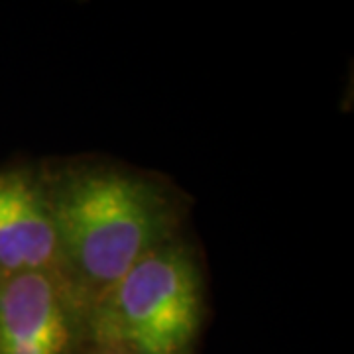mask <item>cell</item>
I'll return each mask as SVG.
<instances>
[{"mask_svg": "<svg viewBox=\"0 0 354 354\" xmlns=\"http://www.w3.org/2000/svg\"><path fill=\"white\" fill-rule=\"evenodd\" d=\"M79 354H136L122 346H113V344H95V342H83Z\"/></svg>", "mask_w": 354, "mask_h": 354, "instance_id": "obj_5", "label": "cell"}, {"mask_svg": "<svg viewBox=\"0 0 354 354\" xmlns=\"http://www.w3.org/2000/svg\"><path fill=\"white\" fill-rule=\"evenodd\" d=\"M83 313L62 276L0 278V354H79Z\"/></svg>", "mask_w": 354, "mask_h": 354, "instance_id": "obj_3", "label": "cell"}, {"mask_svg": "<svg viewBox=\"0 0 354 354\" xmlns=\"http://www.w3.org/2000/svg\"><path fill=\"white\" fill-rule=\"evenodd\" d=\"M48 193L62 279L83 317L132 266L171 241V211L142 179L83 169L62 177Z\"/></svg>", "mask_w": 354, "mask_h": 354, "instance_id": "obj_1", "label": "cell"}, {"mask_svg": "<svg viewBox=\"0 0 354 354\" xmlns=\"http://www.w3.org/2000/svg\"><path fill=\"white\" fill-rule=\"evenodd\" d=\"M201 323V279L191 254L167 241L134 264L83 317L85 342L136 354H187Z\"/></svg>", "mask_w": 354, "mask_h": 354, "instance_id": "obj_2", "label": "cell"}, {"mask_svg": "<svg viewBox=\"0 0 354 354\" xmlns=\"http://www.w3.org/2000/svg\"><path fill=\"white\" fill-rule=\"evenodd\" d=\"M62 276L59 241L48 187L24 169L0 171V278Z\"/></svg>", "mask_w": 354, "mask_h": 354, "instance_id": "obj_4", "label": "cell"}]
</instances>
